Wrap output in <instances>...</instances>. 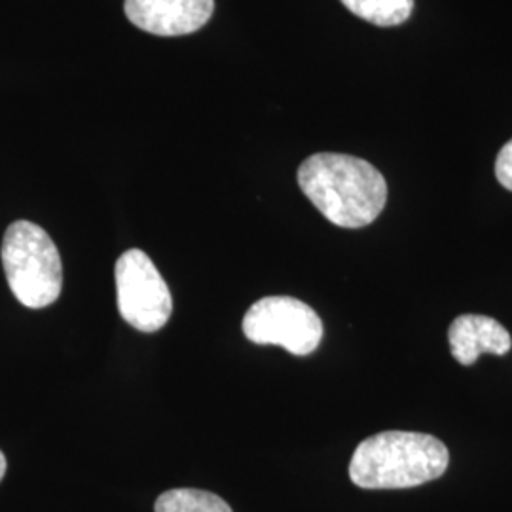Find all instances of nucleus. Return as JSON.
<instances>
[{
  "label": "nucleus",
  "mask_w": 512,
  "mask_h": 512,
  "mask_svg": "<svg viewBox=\"0 0 512 512\" xmlns=\"http://www.w3.org/2000/svg\"><path fill=\"white\" fill-rule=\"evenodd\" d=\"M129 21L150 35L183 37L200 31L213 16L215 0H126Z\"/></svg>",
  "instance_id": "obj_6"
},
{
  "label": "nucleus",
  "mask_w": 512,
  "mask_h": 512,
  "mask_svg": "<svg viewBox=\"0 0 512 512\" xmlns=\"http://www.w3.org/2000/svg\"><path fill=\"white\" fill-rule=\"evenodd\" d=\"M351 14L378 27H395L412 16L414 0H340Z\"/></svg>",
  "instance_id": "obj_9"
},
{
  "label": "nucleus",
  "mask_w": 512,
  "mask_h": 512,
  "mask_svg": "<svg viewBox=\"0 0 512 512\" xmlns=\"http://www.w3.org/2000/svg\"><path fill=\"white\" fill-rule=\"evenodd\" d=\"M495 177L503 188L512 192V139L499 150L495 160Z\"/></svg>",
  "instance_id": "obj_10"
},
{
  "label": "nucleus",
  "mask_w": 512,
  "mask_h": 512,
  "mask_svg": "<svg viewBox=\"0 0 512 512\" xmlns=\"http://www.w3.org/2000/svg\"><path fill=\"white\" fill-rule=\"evenodd\" d=\"M118 311L129 327L141 332L164 329L173 313V298L164 277L141 249H129L114 268Z\"/></svg>",
  "instance_id": "obj_5"
},
{
  "label": "nucleus",
  "mask_w": 512,
  "mask_h": 512,
  "mask_svg": "<svg viewBox=\"0 0 512 512\" xmlns=\"http://www.w3.org/2000/svg\"><path fill=\"white\" fill-rule=\"evenodd\" d=\"M448 342L459 365H475L482 353L507 355L512 348L509 330L486 315H459L448 330Z\"/></svg>",
  "instance_id": "obj_7"
},
{
  "label": "nucleus",
  "mask_w": 512,
  "mask_h": 512,
  "mask_svg": "<svg viewBox=\"0 0 512 512\" xmlns=\"http://www.w3.org/2000/svg\"><path fill=\"white\" fill-rule=\"evenodd\" d=\"M450 452L437 437L384 431L363 440L349 463V478L363 490H404L446 473Z\"/></svg>",
  "instance_id": "obj_2"
},
{
  "label": "nucleus",
  "mask_w": 512,
  "mask_h": 512,
  "mask_svg": "<svg viewBox=\"0 0 512 512\" xmlns=\"http://www.w3.org/2000/svg\"><path fill=\"white\" fill-rule=\"evenodd\" d=\"M243 334L258 346H281L306 357L323 340V321L315 310L293 296H266L243 317Z\"/></svg>",
  "instance_id": "obj_4"
},
{
  "label": "nucleus",
  "mask_w": 512,
  "mask_h": 512,
  "mask_svg": "<svg viewBox=\"0 0 512 512\" xmlns=\"http://www.w3.org/2000/svg\"><path fill=\"white\" fill-rule=\"evenodd\" d=\"M2 266L19 304L31 310L52 306L63 289V264L54 239L38 224L16 220L2 239Z\"/></svg>",
  "instance_id": "obj_3"
},
{
  "label": "nucleus",
  "mask_w": 512,
  "mask_h": 512,
  "mask_svg": "<svg viewBox=\"0 0 512 512\" xmlns=\"http://www.w3.org/2000/svg\"><path fill=\"white\" fill-rule=\"evenodd\" d=\"M156 512H234L230 505L217 494L194 490V488H175L156 499Z\"/></svg>",
  "instance_id": "obj_8"
},
{
  "label": "nucleus",
  "mask_w": 512,
  "mask_h": 512,
  "mask_svg": "<svg viewBox=\"0 0 512 512\" xmlns=\"http://www.w3.org/2000/svg\"><path fill=\"white\" fill-rule=\"evenodd\" d=\"M298 184L321 215L340 228H365L387 202L384 175L348 154H313L300 165Z\"/></svg>",
  "instance_id": "obj_1"
},
{
  "label": "nucleus",
  "mask_w": 512,
  "mask_h": 512,
  "mask_svg": "<svg viewBox=\"0 0 512 512\" xmlns=\"http://www.w3.org/2000/svg\"><path fill=\"white\" fill-rule=\"evenodd\" d=\"M6 467H8V463H6V458H4V454L0 452V480L4 478V475H6Z\"/></svg>",
  "instance_id": "obj_11"
}]
</instances>
